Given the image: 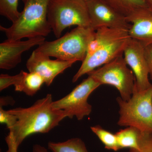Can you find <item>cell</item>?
<instances>
[{
    "label": "cell",
    "mask_w": 152,
    "mask_h": 152,
    "mask_svg": "<svg viewBox=\"0 0 152 152\" xmlns=\"http://www.w3.org/2000/svg\"><path fill=\"white\" fill-rule=\"evenodd\" d=\"M90 20V27L94 31L102 28L126 30L131 24L126 17L118 12L102 0H91L86 2Z\"/></svg>",
    "instance_id": "9"
},
{
    "label": "cell",
    "mask_w": 152,
    "mask_h": 152,
    "mask_svg": "<svg viewBox=\"0 0 152 152\" xmlns=\"http://www.w3.org/2000/svg\"><path fill=\"white\" fill-rule=\"evenodd\" d=\"M76 62L75 61L53 60L50 57L35 50L27 61L26 66L29 72L40 75L48 86H50L55 78Z\"/></svg>",
    "instance_id": "11"
},
{
    "label": "cell",
    "mask_w": 152,
    "mask_h": 152,
    "mask_svg": "<svg viewBox=\"0 0 152 152\" xmlns=\"http://www.w3.org/2000/svg\"><path fill=\"white\" fill-rule=\"evenodd\" d=\"M9 102L12 103L13 102H14L12 98H1V106L3 107V106L6 105V104H8L7 103Z\"/></svg>",
    "instance_id": "25"
},
{
    "label": "cell",
    "mask_w": 152,
    "mask_h": 152,
    "mask_svg": "<svg viewBox=\"0 0 152 152\" xmlns=\"http://www.w3.org/2000/svg\"><path fill=\"white\" fill-rule=\"evenodd\" d=\"M83 1L86 2V3L87 2L89 1H91V0H83Z\"/></svg>",
    "instance_id": "27"
},
{
    "label": "cell",
    "mask_w": 152,
    "mask_h": 152,
    "mask_svg": "<svg viewBox=\"0 0 152 152\" xmlns=\"http://www.w3.org/2000/svg\"><path fill=\"white\" fill-rule=\"evenodd\" d=\"M91 129L102 143L106 149L115 152L120 150L115 134L106 130L99 125L93 126Z\"/></svg>",
    "instance_id": "18"
},
{
    "label": "cell",
    "mask_w": 152,
    "mask_h": 152,
    "mask_svg": "<svg viewBox=\"0 0 152 152\" xmlns=\"http://www.w3.org/2000/svg\"><path fill=\"white\" fill-rule=\"evenodd\" d=\"M17 75L16 82L14 86L15 91L28 96H34L45 83L42 77L37 73L21 70Z\"/></svg>",
    "instance_id": "14"
},
{
    "label": "cell",
    "mask_w": 152,
    "mask_h": 152,
    "mask_svg": "<svg viewBox=\"0 0 152 152\" xmlns=\"http://www.w3.org/2000/svg\"><path fill=\"white\" fill-rule=\"evenodd\" d=\"M145 53L148 68L149 77L152 82V45L145 47Z\"/></svg>",
    "instance_id": "23"
},
{
    "label": "cell",
    "mask_w": 152,
    "mask_h": 152,
    "mask_svg": "<svg viewBox=\"0 0 152 152\" xmlns=\"http://www.w3.org/2000/svg\"><path fill=\"white\" fill-rule=\"evenodd\" d=\"M48 147L53 152H88L85 143L78 138L59 142H49Z\"/></svg>",
    "instance_id": "17"
},
{
    "label": "cell",
    "mask_w": 152,
    "mask_h": 152,
    "mask_svg": "<svg viewBox=\"0 0 152 152\" xmlns=\"http://www.w3.org/2000/svg\"><path fill=\"white\" fill-rule=\"evenodd\" d=\"M131 39L129 31H124L119 36L103 44L92 54L86 57L80 69L73 77V83H75L86 74L88 75L123 55Z\"/></svg>",
    "instance_id": "8"
},
{
    "label": "cell",
    "mask_w": 152,
    "mask_h": 152,
    "mask_svg": "<svg viewBox=\"0 0 152 152\" xmlns=\"http://www.w3.org/2000/svg\"><path fill=\"white\" fill-rule=\"evenodd\" d=\"M45 41L44 37L30 38L25 41L7 39L0 44V68L10 70L16 67L22 61L23 53L36 46H39Z\"/></svg>",
    "instance_id": "12"
},
{
    "label": "cell",
    "mask_w": 152,
    "mask_h": 152,
    "mask_svg": "<svg viewBox=\"0 0 152 152\" xmlns=\"http://www.w3.org/2000/svg\"><path fill=\"white\" fill-rule=\"evenodd\" d=\"M148 8L152 12V0H144Z\"/></svg>",
    "instance_id": "26"
},
{
    "label": "cell",
    "mask_w": 152,
    "mask_h": 152,
    "mask_svg": "<svg viewBox=\"0 0 152 152\" xmlns=\"http://www.w3.org/2000/svg\"><path fill=\"white\" fill-rule=\"evenodd\" d=\"M48 19L57 38L71 26L90 27L88 7L83 0H50Z\"/></svg>",
    "instance_id": "5"
},
{
    "label": "cell",
    "mask_w": 152,
    "mask_h": 152,
    "mask_svg": "<svg viewBox=\"0 0 152 152\" xmlns=\"http://www.w3.org/2000/svg\"><path fill=\"white\" fill-rule=\"evenodd\" d=\"M15 115L10 113L9 110H5L3 107H0V123L4 124L9 130L17 122Z\"/></svg>",
    "instance_id": "21"
},
{
    "label": "cell",
    "mask_w": 152,
    "mask_h": 152,
    "mask_svg": "<svg viewBox=\"0 0 152 152\" xmlns=\"http://www.w3.org/2000/svg\"><path fill=\"white\" fill-rule=\"evenodd\" d=\"M17 78V75L11 76L7 74H1L0 75V91L5 89L11 86H14Z\"/></svg>",
    "instance_id": "22"
},
{
    "label": "cell",
    "mask_w": 152,
    "mask_h": 152,
    "mask_svg": "<svg viewBox=\"0 0 152 152\" xmlns=\"http://www.w3.org/2000/svg\"><path fill=\"white\" fill-rule=\"evenodd\" d=\"M123 56L128 66L134 75L137 90L142 91L151 86L144 45L139 41L131 38L124 51Z\"/></svg>",
    "instance_id": "10"
},
{
    "label": "cell",
    "mask_w": 152,
    "mask_h": 152,
    "mask_svg": "<svg viewBox=\"0 0 152 152\" xmlns=\"http://www.w3.org/2000/svg\"><path fill=\"white\" fill-rule=\"evenodd\" d=\"M95 32L91 27L77 26L55 40L45 41L36 50L61 61L83 62Z\"/></svg>",
    "instance_id": "3"
},
{
    "label": "cell",
    "mask_w": 152,
    "mask_h": 152,
    "mask_svg": "<svg viewBox=\"0 0 152 152\" xmlns=\"http://www.w3.org/2000/svg\"><path fill=\"white\" fill-rule=\"evenodd\" d=\"M126 17L142 8H148L144 0H102Z\"/></svg>",
    "instance_id": "16"
},
{
    "label": "cell",
    "mask_w": 152,
    "mask_h": 152,
    "mask_svg": "<svg viewBox=\"0 0 152 152\" xmlns=\"http://www.w3.org/2000/svg\"><path fill=\"white\" fill-rule=\"evenodd\" d=\"M22 1L24 8L18 18L9 27L0 26V30L11 40L45 37L52 31L48 19L50 0Z\"/></svg>",
    "instance_id": "2"
},
{
    "label": "cell",
    "mask_w": 152,
    "mask_h": 152,
    "mask_svg": "<svg viewBox=\"0 0 152 152\" xmlns=\"http://www.w3.org/2000/svg\"><path fill=\"white\" fill-rule=\"evenodd\" d=\"M53 102L52 95L48 94L29 107L9 110L17 120L5 138L8 147L7 152H18L19 146L28 137L49 132L66 118L64 111L53 108Z\"/></svg>",
    "instance_id": "1"
},
{
    "label": "cell",
    "mask_w": 152,
    "mask_h": 152,
    "mask_svg": "<svg viewBox=\"0 0 152 152\" xmlns=\"http://www.w3.org/2000/svg\"><path fill=\"white\" fill-rule=\"evenodd\" d=\"M18 6V0H0V15L14 23L20 15Z\"/></svg>",
    "instance_id": "19"
},
{
    "label": "cell",
    "mask_w": 152,
    "mask_h": 152,
    "mask_svg": "<svg viewBox=\"0 0 152 152\" xmlns=\"http://www.w3.org/2000/svg\"><path fill=\"white\" fill-rule=\"evenodd\" d=\"M32 152H49L46 148L39 145H34L33 147Z\"/></svg>",
    "instance_id": "24"
},
{
    "label": "cell",
    "mask_w": 152,
    "mask_h": 152,
    "mask_svg": "<svg viewBox=\"0 0 152 152\" xmlns=\"http://www.w3.org/2000/svg\"><path fill=\"white\" fill-rule=\"evenodd\" d=\"M101 85L88 76L65 96L52 103L53 108L64 111L66 117H76L79 121L89 115L92 107L88 102L90 95Z\"/></svg>",
    "instance_id": "7"
},
{
    "label": "cell",
    "mask_w": 152,
    "mask_h": 152,
    "mask_svg": "<svg viewBox=\"0 0 152 152\" xmlns=\"http://www.w3.org/2000/svg\"><path fill=\"white\" fill-rule=\"evenodd\" d=\"M129 152H152V133L141 132L138 149H129Z\"/></svg>",
    "instance_id": "20"
},
{
    "label": "cell",
    "mask_w": 152,
    "mask_h": 152,
    "mask_svg": "<svg viewBox=\"0 0 152 152\" xmlns=\"http://www.w3.org/2000/svg\"><path fill=\"white\" fill-rule=\"evenodd\" d=\"M100 85L113 86L118 91L120 97L128 101L135 87L134 75L124 58L123 55L88 74Z\"/></svg>",
    "instance_id": "6"
},
{
    "label": "cell",
    "mask_w": 152,
    "mask_h": 152,
    "mask_svg": "<svg viewBox=\"0 0 152 152\" xmlns=\"http://www.w3.org/2000/svg\"><path fill=\"white\" fill-rule=\"evenodd\" d=\"M131 24L129 35L132 39L142 43L145 47L152 45V12L142 8L126 17Z\"/></svg>",
    "instance_id": "13"
},
{
    "label": "cell",
    "mask_w": 152,
    "mask_h": 152,
    "mask_svg": "<svg viewBox=\"0 0 152 152\" xmlns=\"http://www.w3.org/2000/svg\"><path fill=\"white\" fill-rule=\"evenodd\" d=\"M141 131L134 127H127L115 133L120 150H137Z\"/></svg>",
    "instance_id": "15"
},
{
    "label": "cell",
    "mask_w": 152,
    "mask_h": 152,
    "mask_svg": "<svg viewBox=\"0 0 152 152\" xmlns=\"http://www.w3.org/2000/svg\"><path fill=\"white\" fill-rule=\"evenodd\" d=\"M120 126L134 127L141 132L152 133V86L138 91L135 87L132 97L124 101L118 97Z\"/></svg>",
    "instance_id": "4"
}]
</instances>
